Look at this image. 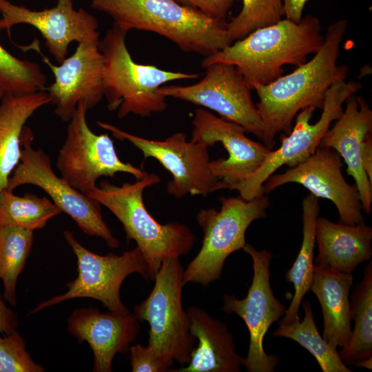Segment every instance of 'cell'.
Segmentation results:
<instances>
[{
  "instance_id": "1",
  "label": "cell",
  "mask_w": 372,
  "mask_h": 372,
  "mask_svg": "<svg viewBox=\"0 0 372 372\" xmlns=\"http://www.w3.org/2000/svg\"><path fill=\"white\" fill-rule=\"evenodd\" d=\"M345 19L330 25L314 56L292 72L273 82L252 87L258 96L256 104L263 126V143L272 149L276 135L288 134L297 114L307 107L322 109L326 94L334 84L346 81L349 68L338 65L340 47L347 30Z\"/></svg>"
},
{
  "instance_id": "2",
  "label": "cell",
  "mask_w": 372,
  "mask_h": 372,
  "mask_svg": "<svg viewBox=\"0 0 372 372\" xmlns=\"http://www.w3.org/2000/svg\"><path fill=\"white\" fill-rule=\"evenodd\" d=\"M324 41L320 21L307 14L298 23L282 19L204 57L201 66L224 63L236 66L251 85H265L283 75L285 65L296 67L316 53Z\"/></svg>"
},
{
  "instance_id": "3",
  "label": "cell",
  "mask_w": 372,
  "mask_h": 372,
  "mask_svg": "<svg viewBox=\"0 0 372 372\" xmlns=\"http://www.w3.org/2000/svg\"><path fill=\"white\" fill-rule=\"evenodd\" d=\"M91 6L108 14L123 30L156 33L184 52L205 57L231 44L226 20L211 17L174 0H92Z\"/></svg>"
},
{
  "instance_id": "4",
  "label": "cell",
  "mask_w": 372,
  "mask_h": 372,
  "mask_svg": "<svg viewBox=\"0 0 372 372\" xmlns=\"http://www.w3.org/2000/svg\"><path fill=\"white\" fill-rule=\"evenodd\" d=\"M154 173L145 172L134 183L116 185L107 180L87 195L108 209L121 222L127 240H133L146 261L152 280L167 258H179L193 248L196 237L185 225L178 222L161 224L145 206L143 193L160 183Z\"/></svg>"
},
{
  "instance_id": "5",
  "label": "cell",
  "mask_w": 372,
  "mask_h": 372,
  "mask_svg": "<svg viewBox=\"0 0 372 372\" xmlns=\"http://www.w3.org/2000/svg\"><path fill=\"white\" fill-rule=\"evenodd\" d=\"M127 32L114 23L100 40L105 64L104 96L108 110L117 111L119 119L129 114L149 117L167 107V97L158 93L161 87L173 81L195 79L199 74L135 62L127 47Z\"/></svg>"
},
{
  "instance_id": "6",
  "label": "cell",
  "mask_w": 372,
  "mask_h": 372,
  "mask_svg": "<svg viewBox=\"0 0 372 372\" xmlns=\"http://www.w3.org/2000/svg\"><path fill=\"white\" fill-rule=\"evenodd\" d=\"M219 211L201 209L196 214L203 232L202 246L197 255L184 269L183 280L207 286L218 280L226 259L246 245L245 233L255 220L267 215L269 206L265 194L251 200L221 197Z\"/></svg>"
},
{
  "instance_id": "7",
  "label": "cell",
  "mask_w": 372,
  "mask_h": 372,
  "mask_svg": "<svg viewBox=\"0 0 372 372\" xmlns=\"http://www.w3.org/2000/svg\"><path fill=\"white\" fill-rule=\"evenodd\" d=\"M183 274L179 258L164 260L153 280L151 293L134 307L136 319L149 324L148 345L170 367L174 361L185 366L196 342L183 307Z\"/></svg>"
},
{
  "instance_id": "8",
  "label": "cell",
  "mask_w": 372,
  "mask_h": 372,
  "mask_svg": "<svg viewBox=\"0 0 372 372\" xmlns=\"http://www.w3.org/2000/svg\"><path fill=\"white\" fill-rule=\"evenodd\" d=\"M64 238L77 258L78 276L68 283V291L41 302L30 314L68 300L90 298L100 301L110 312L126 315L129 309L123 303L120 291L125 279L138 273L146 280H152L146 261L138 247L121 255L109 253L105 256L90 251L83 247L69 230Z\"/></svg>"
},
{
  "instance_id": "9",
  "label": "cell",
  "mask_w": 372,
  "mask_h": 372,
  "mask_svg": "<svg viewBox=\"0 0 372 372\" xmlns=\"http://www.w3.org/2000/svg\"><path fill=\"white\" fill-rule=\"evenodd\" d=\"M33 140L32 131L25 126L21 134V161L10 176L7 189L14 191L28 184L39 187L83 233L101 238L108 247L117 249L120 242L103 218L101 205L58 176L52 167L49 156L41 148H33Z\"/></svg>"
},
{
  "instance_id": "10",
  "label": "cell",
  "mask_w": 372,
  "mask_h": 372,
  "mask_svg": "<svg viewBox=\"0 0 372 372\" xmlns=\"http://www.w3.org/2000/svg\"><path fill=\"white\" fill-rule=\"evenodd\" d=\"M362 87V83L353 81L333 85L326 94L322 114L318 121L310 123L314 108L300 110L296 116L295 125L291 132L282 138L280 147L271 149L252 174L228 189L237 190L241 197L248 200L265 194L262 192L264 183L278 168L284 165L289 167L296 166L314 153L331 123L342 114L343 103Z\"/></svg>"
},
{
  "instance_id": "11",
  "label": "cell",
  "mask_w": 372,
  "mask_h": 372,
  "mask_svg": "<svg viewBox=\"0 0 372 372\" xmlns=\"http://www.w3.org/2000/svg\"><path fill=\"white\" fill-rule=\"evenodd\" d=\"M87 111L79 103L68 121L66 138L56 163L60 176L85 194L97 186L96 181L102 176L114 177L123 172L142 178L145 171L123 162L107 134H96L90 129Z\"/></svg>"
},
{
  "instance_id": "12",
  "label": "cell",
  "mask_w": 372,
  "mask_h": 372,
  "mask_svg": "<svg viewBox=\"0 0 372 372\" xmlns=\"http://www.w3.org/2000/svg\"><path fill=\"white\" fill-rule=\"evenodd\" d=\"M97 125L121 141H127L141 151L143 159L157 160L172 176L167 183V192L177 198L187 194L201 195L222 189V182L209 167V147L188 141L183 132H176L165 140H151L127 132L110 123L97 121Z\"/></svg>"
},
{
  "instance_id": "13",
  "label": "cell",
  "mask_w": 372,
  "mask_h": 372,
  "mask_svg": "<svg viewBox=\"0 0 372 372\" xmlns=\"http://www.w3.org/2000/svg\"><path fill=\"white\" fill-rule=\"evenodd\" d=\"M242 249L252 260L251 284L243 299L224 295L223 310L228 314L240 316L248 329L249 345L243 366L248 372H273L279 358L266 353L264 338L271 324L285 315L286 308L271 289L269 269L271 254L265 249L257 250L247 243Z\"/></svg>"
},
{
  "instance_id": "14",
  "label": "cell",
  "mask_w": 372,
  "mask_h": 372,
  "mask_svg": "<svg viewBox=\"0 0 372 372\" xmlns=\"http://www.w3.org/2000/svg\"><path fill=\"white\" fill-rule=\"evenodd\" d=\"M205 69L200 81L189 85H164L158 93L213 110L262 141L263 123L252 101L253 89L244 76L236 66L224 63H214Z\"/></svg>"
},
{
  "instance_id": "15",
  "label": "cell",
  "mask_w": 372,
  "mask_h": 372,
  "mask_svg": "<svg viewBox=\"0 0 372 372\" xmlns=\"http://www.w3.org/2000/svg\"><path fill=\"white\" fill-rule=\"evenodd\" d=\"M99 41L79 43L74 52L59 65H53L41 52L39 43L34 41L23 49H33L41 56L54 76L45 91L55 107V114L63 122L70 121L77 105L94 107L104 97L105 64Z\"/></svg>"
},
{
  "instance_id": "16",
  "label": "cell",
  "mask_w": 372,
  "mask_h": 372,
  "mask_svg": "<svg viewBox=\"0 0 372 372\" xmlns=\"http://www.w3.org/2000/svg\"><path fill=\"white\" fill-rule=\"evenodd\" d=\"M342 158L333 149L318 146L314 153L283 173L270 176L262 185L263 194L289 183L307 188L318 198L331 201L340 222L355 225L364 222L360 194L355 185L349 184L342 173Z\"/></svg>"
},
{
  "instance_id": "17",
  "label": "cell",
  "mask_w": 372,
  "mask_h": 372,
  "mask_svg": "<svg viewBox=\"0 0 372 372\" xmlns=\"http://www.w3.org/2000/svg\"><path fill=\"white\" fill-rule=\"evenodd\" d=\"M0 30H7L18 24L36 28L45 40V45L58 63L67 57L68 47L74 41H99V22L83 8L76 10L72 0H57L55 6L42 10H32L25 6L0 0Z\"/></svg>"
},
{
  "instance_id": "18",
  "label": "cell",
  "mask_w": 372,
  "mask_h": 372,
  "mask_svg": "<svg viewBox=\"0 0 372 372\" xmlns=\"http://www.w3.org/2000/svg\"><path fill=\"white\" fill-rule=\"evenodd\" d=\"M192 125L191 141L209 147L220 143L228 153L226 158L209 162L212 174L222 182V189H228L252 174L271 150L264 143L248 138L240 125L218 117L204 107L194 110Z\"/></svg>"
},
{
  "instance_id": "19",
  "label": "cell",
  "mask_w": 372,
  "mask_h": 372,
  "mask_svg": "<svg viewBox=\"0 0 372 372\" xmlns=\"http://www.w3.org/2000/svg\"><path fill=\"white\" fill-rule=\"evenodd\" d=\"M68 329L79 343L89 344L94 355L93 371L111 372L115 355L129 351L140 325L134 313H101L90 307L74 310L68 318Z\"/></svg>"
},
{
  "instance_id": "20",
  "label": "cell",
  "mask_w": 372,
  "mask_h": 372,
  "mask_svg": "<svg viewBox=\"0 0 372 372\" xmlns=\"http://www.w3.org/2000/svg\"><path fill=\"white\" fill-rule=\"evenodd\" d=\"M335 124L326 132L319 146L336 151L347 166V172L355 180L362 211L370 214L372 204V183L362 165L361 147L366 136L372 132V110L365 99L353 95Z\"/></svg>"
},
{
  "instance_id": "21",
  "label": "cell",
  "mask_w": 372,
  "mask_h": 372,
  "mask_svg": "<svg viewBox=\"0 0 372 372\" xmlns=\"http://www.w3.org/2000/svg\"><path fill=\"white\" fill-rule=\"evenodd\" d=\"M190 333L198 342L189 362L174 372H238L244 358L235 349L227 324L197 306L187 309Z\"/></svg>"
},
{
  "instance_id": "22",
  "label": "cell",
  "mask_w": 372,
  "mask_h": 372,
  "mask_svg": "<svg viewBox=\"0 0 372 372\" xmlns=\"http://www.w3.org/2000/svg\"><path fill=\"white\" fill-rule=\"evenodd\" d=\"M315 238L318 247L315 265L337 271L352 273L372 256V229L364 222L347 225L318 217Z\"/></svg>"
},
{
  "instance_id": "23",
  "label": "cell",
  "mask_w": 372,
  "mask_h": 372,
  "mask_svg": "<svg viewBox=\"0 0 372 372\" xmlns=\"http://www.w3.org/2000/svg\"><path fill=\"white\" fill-rule=\"evenodd\" d=\"M353 277L315 265L310 290L319 301L323 316V338L333 347H344L351 333L349 293Z\"/></svg>"
},
{
  "instance_id": "24",
  "label": "cell",
  "mask_w": 372,
  "mask_h": 372,
  "mask_svg": "<svg viewBox=\"0 0 372 372\" xmlns=\"http://www.w3.org/2000/svg\"><path fill=\"white\" fill-rule=\"evenodd\" d=\"M50 103L45 91L25 95L6 94L0 101V193L21 158V134L28 119Z\"/></svg>"
},
{
  "instance_id": "25",
  "label": "cell",
  "mask_w": 372,
  "mask_h": 372,
  "mask_svg": "<svg viewBox=\"0 0 372 372\" xmlns=\"http://www.w3.org/2000/svg\"><path fill=\"white\" fill-rule=\"evenodd\" d=\"M320 206L318 198L309 194L302 200V240L297 257L285 273L293 284L294 293L291 303L279 323L289 324L299 317L302 300L311 285L314 271L315 227Z\"/></svg>"
},
{
  "instance_id": "26",
  "label": "cell",
  "mask_w": 372,
  "mask_h": 372,
  "mask_svg": "<svg viewBox=\"0 0 372 372\" xmlns=\"http://www.w3.org/2000/svg\"><path fill=\"white\" fill-rule=\"evenodd\" d=\"M350 311L354 327L349 341L338 352L345 364L372 357L371 262L366 267L362 280L353 289Z\"/></svg>"
},
{
  "instance_id": "27",
  "label": "cell",
  "mask_w": 372,
  "mask_h": 372,
  "mask_svg": "<svg viewBox=\"0 0 372 372\" xmlns=\"http://www.w3.org/2000/svg\"><path fill=\"white\" fill-rule=\"evenodd\" d=\"M301 304L304 310L302 320L299 316L289 324L279 323L273 336L289 338L298 343L316 358L323 372H351L341 360L337 349L320 334L310 302L305 300Z\"/></svg>"
},
{
  "instance_id": "28",
  "label": "cell",
  "mask_w": 372,
  "mask_h": 372,
  "mask_svg": "<svg viewBox=\"0 0 372 372\" xmlns=\"http://www.w3.org/2000/svg\"><path fill=\"white\" fill-rule=\"evenodd\" d=\"M61 210L48 198L26 193L20 196L4 189L0 193V226H11L35 231L61 214Z\"/></svg>"
},
{
  "instance_id": "29",
  "label": "cell",
  "mask_w": 372,
  "mask_h": 372,
  "mask_svg": "<svg viewBox=\"0 0 372 372\" xmlns=\"http://www.w3.org/2000/svg\"><path fill=\"white\" fill-rule=\"evenodd\" d=\"M32 231L11 226H0V279L4 296L11 305H16V286L30 254Z\"/></svg>"
},
{
  "instance_id": "30",
  "label": "cell",
  "mask_w": 372,
  "mask_h": 372,
  "mask_svg": "<svg viewBox=\"0 0 372 372\" xmlns=\"http://www.w3.org/2000/svg\"><path fill=\"white\" fill-rule=\"evenodd\" d=\"M47 77L39 65L20 59L0 44V91L25 95L45 91Z\"/></svg>"
},
{
  "instance_id": "31",
  "label": "cell",
  "mask_w": 372,
  "mask_h": 372,
  "mask_svg": "<svg viewBox=\"0 0 372 372\" xmlns=\"http://www.w3.org/2000/svg\"><path fill=\"white\" fill-rule=\"evenodd\" d=\"M239 14L227 23L231 43L254 31L271 25L282 19L285 11L282 0H242Z\"/></svg>"
},
{
  "instance_id": "32",
  "label": "cell",
  "mask_w": 372,
  "mask_h": 372,
  "mask_svg": "<svg viewBox=\"0 0 372 372\" xmlns=\"http://www.w3.org/2000/svg\"><path fill=\"white\" fill-rule=\"evenodd\" d=\"M26 351L25 342L15 330L0 337V372H43Z\"/></svg>"
},
{
  "instance_id": "33",
  "label": "cell",
  "mask_w": 372,
  "mask_h": 372,
  "mask_svg": "<svg viewBox=\"0 0 372 372\" xmlns=\"http://www.w3.org/2000/svg\"><path fill=\"white\" fill-rule=\"evenodd\" d=\"M129 351L132 372L169 371L170 366L149 345H133Z\"/></svg>"
},
{
  "instance_id": "34",
  "label": "cell",
  "mask_w": 372,
  "mask_h": 372,
  "mask_svg": "<svg viewBox=\"0 0 372 372\" xmlns=\"http://www.w3.org/2000/svg\"><path fill=\"white\" fill-rule=\"evenodd\" d=\"M178 3L196 9L211 17L226 20L236 1L240 0H174Z\"/></svg>"
},
{
  "instance_id": "35",
  "label": "cell",
  "mask_w": 372,
  "mask_h": 372,
  "mask_svg": "<svg viewBox=\"0 0 372 372\" xmlns=\"http://www.w3.org/2000/svg\"><path fill=\"white\" fill-rule=\"evenodd\" d=\"M18 324L17 316L6 305L0 297V333L9 334L16 330Z\"/></svg>"
},
{
  "instance_id": "36",
  "label": "cell",
  "mask_w": 372,
  "mask_h": 372,
  "mask_svg": "<svg viewBox=\"0 0 372 372\" xmlns=\"http://www.w3.org/2000/svg\"><path fill=\"white\" fill-rule=\"evenodd\" d=\"M287 19L298 23L303 17L304 6L309 0H282Z\"/></svg>"
},
{
  "instance_id": "37",
  "label": "cell",
  "mask_w": 372,
  "mask_h": 372,
  "mask_svg": "<svg viewBox=\"0 0 372 372\" xmlns=\"http://www.w3.org/2000/svg\"><path fill=\"white\" fill-rule=\"evenodd\" d=\"M360 157L362 167L372 183V132L369 133L363 141Z\"/></svg>"
},
{
  "instance_id": "38",
  "label": "cell",
  "mask_w": 372,
  "mask_h": 372,
  "mask_svg": "<svg viewBox=\"0 0 372 372\" xmlns=\"http://www.w3.org/2000/svg\"><path fill=\"white\" fill-rule=\"evenodd\" d=\"M357 367H362L367 369H371L372 368V357L360 360L353 363Z\"/></svg>"
},
{
  "instance_id": "39",
  "label": "cell",
  "mask_w": 372,
  "mask_h": 372,
  "mask_svg": "<svg viewBox=\"0 0 372 372\" xmlns=\"http://www.w3.org/2000/svg\"><path fill=\"white\" fill-rule=\"evenodd\" d=\"M3 95H4V93L2 92L1 91H0V101H1V100L2 99Z\"/></svg>"
}]
</instances>
